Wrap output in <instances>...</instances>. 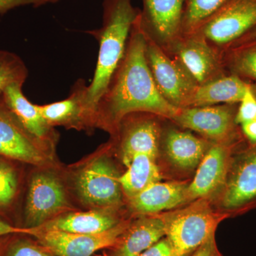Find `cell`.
I'll use <instances>...</instances> for the list:
<instances>
[{"label": "cell", "mask_w": 256, "mask_h": 256, "mask_svg": "<svg viewBox=\"0 0 256 256\" xmlns=\"http://www.w3.org/2000/svg\"><path fill=\"white\" fill-rule=\"evenodd\" d=\"M116 166L106 156H100L79 173L76 188L84 204L94 208H114L122 202V190Z\"/></svg>", "instance_id": "5b68a950"}, {"label": "cell", "mask_w": 256, "mask_h": 256, "mask_svg": "<svg viewBox=\"0 0 256 256\" xmlns=\"http://www.w3.org/2000/svg\"><path fill=\"white\" fill-rule=\"evenodd\" d=\"M227 214H216L202 200L186 208L161 216L165 236L174 256H188L194 252L212 234Z\"/></svg>", "instance_id": "3957f363"}, {"label": "cell", "mask_w": 256, "mask_h": 256, "mask_svg": "<svg viewBox=\"0 0 256 256\" xmlns=\"http://www.w3.org/2000/svg\"><path fill=\"white\" fill-rule=\"evenodd\" d=\"M164 236L161 216L142 217L124 230L116 244L114 256H139Z\"/></svg>", "instance_id": "ffe728a7"}, {"label": "cell", "mask_w": 256, "mask_h": 256, "mask_svg": "<svg viewBox=\"0 0 256 256\" xmlns=\"http://www.w3.org/2000/svg\"><path fill=\"white\" fill-rule=\"evenodd\" d=\"M25 5L42 6V0H0V14H4L10 10Z\"/></svg>", "instance_id": "4dcf8cb0"}, {"label": "cell", "mask_w": 256, "mask_h": 256, "mask_svg": "<svg viewBox=\"0 0 256 256\" xmlns=\"http://www.w3.org/2000/svg\"><path fill=\"white\" fill-rule=\"evenodd\" d=\"M256 120V96L252 90V85H249L239 102L236 114V122L242 124Z\"/></svg>", "instance_id": "83f0119b"}, {"label": "cell", "mask_w": 256, "mask_h": 256, "mask_svg": "<svg viewBox=\"0 0 256 256\" xmlns=\"http://www.w3.org/2000/svg\"><path fill=\"white\" fill-rule=\"evenodd\" d=\"M69 208L66 194L60 178L50 172L32 176L25 206L26 228H37Z\"/></svg>", "instance_id": "9c48e42d"}, {"label": "cell", "mask_w": 256, "mask_h": 256, "mask_svg": "<svg viewBox=\"0 0 256 256\" xmlns=\"http://www.w3.org/2000/svg\"><path fill=\"white\" fill-rule=\"evenodd\" d=\"M222 192L220 206L230 213L256 206V144H250L234 156Z\"/></svg>", "instance_id": "52a82bcc"}, {"label": "cell", "mask_w": 256, "mask_h": 256, "mask_svg": "<svg viewBox=\"0 0 256 256\" xmlns=\"http://www.w3.org/2000/svg\"><path fill=\"white\" fill-rule=\"evenodd\" d=\"M87 88L85 80L78 79L67 98L47 105L38 106L47 124L52 128L62 126L78 129L92 126L85 108Z\"/></svg>", "instance_id": "9a60e30c"}, {"label": "cell", "mask_w": 256, "mask_h": 256, "mask_svg": "<svg viewBox=\"0 0 256 256\" xmlns=\"http://www.w3.org/2000/svg\"><path fill=\"white\" fill-rule=\"evenodd\" d=\"M160 129L156 121L150 118H134L124 128L120 152L128 166L133 158L146 154L156 159L159 152Z\"/></svg>", "instance_id": "2e32d148"}, {"label": "cell", "mask_w": 256, "mask_h": 256, "mask_svg": "<svg viewBox=\"0 0 256 256\" xmlns=\"http://www.w3.org/2000/svg\"><path fill=\"white\" fill-rule=\"evenodd\" d=\"M256 26V0H228L194 33L230 46Z\"/></svg>", "instance_id": "8992f818"}, {"label": "cell", "mask_w": 256, "mask_h": 256, "mask_svg": "<svg viewBox=\"0 0 256 256\" xmlns=\"http://www.w3.org/2000/svg\"><path fill=\"white\" fill-rule=\"evenodd\" d=\"M146 36L140 13L133 24L126 53L98 102L96 124L118 127L129 114L148 112L173 120L180 109L166 100L156 87L146 58Z\"/></svg>", "instance_id": "6da1fadb"}, {"label": "cell", "mask_w": 256, "mask_h": 256, "mask_svg": "<svg viewBox=\"0 0 256 256\" xmlns=\"http://www.w3.org/2000/svg\"><path fill=\"white\" fill-rule=\"evenodd\" d=\"M188 184L158 182L130 198V205L136 213L150 215L172 210L188 202Z\"/></svg>", "instance_id": "e0dca14e"}, {"label": "cell", "mask_w": 256, "mask_h": 256, "mask_svg": "<svg viewBox=\"0 0 256 256\" xmlns=\"http://www.w3.org/2000/svg\"><path fill=\"white\" fill-rule=\"evenodd\" d=\"M60 1V0H42V4H46L47 3H56L57 2Z\"/></svg>", "instance_id": "d590c367"}, {"label": "cell", "mask_w": 256, "mask_h": 256, "mask_svg": "<svg viewBox=\"0 0 256 256\" xmlns=\"http://www.w3.org/2000/svg\"><path fill=\"white\" fill-rule=\"evenodd\" d=\"M23 85L15 82L6 87L2 96L3 100L28 133L50 144L54 138L52 127L42 117L38 105L32 104L24 95Z\"/></svg>", "instance_id": "d6986e66"}, {"label": "cell", "mask_w": 256, "mask_h": 256, "mask_svg": "<svg viewBox=\"0 0 256 256\" xmlns=\"http://www.w3.org/2000/svg\"><path fill=\"white\" fill-rule=\"evenodd\" d=\"M18 185L16 170L8 162L0 159V210L8 208L14 201Z\"/></svg>", "instance_id": "4316f807"}, {"label": "cell", "mask_w": 256, "mask_h": 256, "mask_svg": "<svg viewBox=\"0 0 256 256\" xmlns=\"http://www.w3.org/2000/svg\"><path fill=\"white\" fill-rule=\"evenodd\" d=\"M28 69L18 56L8 50H0V97L11 84H24Z\"/></svg>", "instance_id": "484cf974"}, {"label": "cell", "mask_w": 256, "mask_h": 256, "mask_svg": "<svg viewBox=\"0 0 256 256\" xmlns=\"http://www.w3.org/2000/svg\"><path fill=\"white\" fill-rule=\"evenodd\" d=\"M146 36V60L160 94L178 108L188 107L198 84L178 60H171L156 42Z\"/></svg>", "instance_id": "277c9868"}, {"label": "cell", "mask_w": 256, "mask_h": 256, "mask_svg": "<svg viewBox=\"0 0 256 256\" xmlns=\"http://www.w3.org/2000/svg\"><path fill=\"white\" fill-rule=\"evenodd\" d=\"M242 142L216 143L210 146L197 166L194 178L188 186V201L203 200L217 191H222L236 148Z\"/></svg>", "instance_id": "7c38bea8"}, {"label": "cell", "mask_w": 256, "mask_h": 256, "mask_svg": "<svg viewBox=\"0 0 256 256\" xmlns=\"http://www.w3.org/2000/svg\"><path fill=\"white\" fill-rule=\"evenodd\" d=\"M108 256V255H106V254H104V255H101V256Z\"/></svg>", "instance_id": "74e56055"}, {"label": "cell", "mask_w": 256, "mask_h": 256, "mask_svg": "<svg viewBox=\"0 0 256 256\" xmlns=\"http://www.w3.org/2000/svg\"><path fill=\"white\" fill-rule=\"evenodd\" d=\"M0 97V156L28 164L46 162L45 148L48 143L32 136Z\"/></svg>", "instance_id": "8fae6325"}, {"label": "cell", "mask_w": 256, "mask_h": 256, "mask_svg": "<svg viewBox=\"0 0 256 256\" xmlns=\"http://www.w3.org/2000/svg\"><path fill=\"white\" fill-rule=\"evenodd\" d=\"M111 210L94 208L88 212L64 213L37 228L73 234H100L120 224Z\"/></svg>", "instance_id": "ac0fdd59"}, {"label": "cell", "mask_w": 256, "mask_h": 256, "mask_svg": "<svg viewBox=\"0 0 256 256\" xmlns=\"http://www.w3.org/2000/svg\"><path fill=\"white\" fill-rule=\"evenodd\" d=\"M6 256H53V254L45 248L26 240H18L10 246Z\"/></svg>", "instance_id": "f1b7e54d"}, {"label": "cell", "mask_w": 256, "mask_h": 256, "mask_svg": "<svg viewBox=\"0 0 256 256\" xmlns=\"http://www.w3.org/2000/svg\"><path fill=\"white\" fill-rule=\"evenodd\" d=\"M104 20L98 30L88 32L98 42L99 52L92 84L88 86L85 108L92 126L96 124L98 102L124 58L133 24L140 12L131 0H105Z\"/></svg>", "instance_id": "7a4b0ae2"}, {"label": "cell", "mask_w": 256, "mask_h": 256, "mask_svg": "<svg viewBox=\"0 0 256 256\" xmlns=\"http://www.w3.org/2000/svg\"><path fill=\"white\" fill-rule=\"evenodd\" d=\"M242 134L250 144H256V120L240 124Z\"/></svg>", "instance_id": "836d02e7"}, {"label": "cell", "mask_w": 256, "mask_h": 256, "mask_svg": "<svg viewBox=\"0 0 256 256\" xmlns=\"http://www.w3.org/2000/svg\"><path fill=\"white\" fill-rule=\"evenodd\" d=\"M252 86V90H254V94L256 96V85H254V84H250Z\"/></svg>", "instance_id": "8d00e7d4"}, {"label": "cell", "mask_w": 256, "mask_h": 256, "mask_svg": "<svg viewBox=\"0 0 256 256\" xmlns=\"http://www.w3.org/2000/svg\"><path fill=\"white\" fill-rule=\"evenodd\" d=\"M156 160L146 154H138L133 158L127 166V171L120 175L121 188L129 200L153 184L161 181Z\"/></svg>", "instance_id": "603a6c76"}, {"label": "cell", "mask_w": 256, "mask_h": 256, "mask_svg": "<svg viewBox=\"0 0 256 256\" xmlns=\"http://www.w3.org/2000/svg\"><path fill=\"white\" fill-rule=\"evenodd\" d=\"M210 146L204 140L178 130H170L164 138V150L168 159L182 170L196 168Z\"/></svg>", "instance_id": "7402d4cb"}, {"label": "cell", "mask_w": 256, "mask_h": 256, "mask_svg": "<svg viewBox=\"0 0 256 256\" xmlns=\"http://www.w3.org/2000/svg\"><path fill=\"white\" fill-rule=\"evenodd\" d=\"M250 84L238 76H222L206 84L197 86L188 107L238 104ZM186 107V108H188Z\"/></svg>", "instance_id": "44dd1931"}, {"label": "cell", "mask_w": 256, "mask_h": 256, "mask_svg": "<svg viewBox=\"0 0 256 256\" xmlns=\"http://www.w3.org/2000/svg\"><path fill=\"white\" fill-rule=\"evenodd\" d=\"M139 256H174V250L168 238H162Z\"/></svg>", "instance_id": "f546056e"}, {"label": "cell", "mask_w": 256, "mask_h": 256, "mask_svg": "<svg viewBox=\"0 0 256 256\" xmlns=\"http://www.w3.org/2000/svg\"><path fill=\"white\" fill-rule=\"evenodd\" d=\"M192 256H216L214 242V234L195 250Z\"/></svg>", "instance_id": "1f68e13d"}, {"label": "cell", "mask_w": 256, "mask_h": 256, "mask_svg": "<svg viewBox=\"0 0 256 256\" xmlns=\"http://www.w3.org/2000/svg\"><path fill=\"white\" fill-rule=\"evenodd\" d=\"M229 48L226 62L232 74L256 85V41Z\"/></svg>", "instance_id": "cb8c5ba5"}, {"label": "cell", "mask_w": 256, "mask_h": 256, "mask_svg": "<svg viewBox=\"0 0 256 256\" xmlns=\"http://www.w3.org/2000/svg\"><path fill=\"white\" fill-rule=\"evenodd\" d=\"M184 36L172 44L176 60L198 85L216 79L222 69L220 57L201 35L192 33Z\"/></svg>", "instance_id": "5bb4252c"}, {"label": "cell", "mask_w": 256, "mask_h": 256, "mask_svg": "<svg viewBox=\"0 0 256 256\" xmlns=\"http://www.w3.org/2000/svg\"><path fill=\"white\" fill-rule=\"evenodd\" d=\"M228 0H184L182 34H190Z\"/></svg>", "instance_id": "d4e9b609"}, {"label": "cell", "mask_w": 256, "mask_h": 256, "mask_svg": "<svg viewBox=\"0 0 256 256\" xmlns=\"http://www.w3.org/2000/svg\"><path fill=\"white\" fill-rule=\"evenodd\" d=\"M254 41H256V26L252 28L250 31L248 32L244 36L240 37L237 41L232 44L229 47L238 46V45Z\"/></svg>", "instance_id": "e575fe53"}, {"label": "cell", "mask_w": 256, "mask_h": 256, "mask_svg": "<svg viewBox=\"0 0 256 256\" xmlns=\"http://www.w3.org/2000/svg\"><path fill=\"white\" fill-rule=\"evenodd\" d=\"M235 105L183 108L173 120L217 143L236 142L242 138L236 122Z\"/></svg>", "instance_id": "ba28073f"}, {"label": "cell", "mask_w": 256, "mask_h": 256, "mask_svg": "<svg viewBox=\"0 0 256 256\" xmlns=\"http://www.w3.org/2000/svg\"><path fill=\"white\" fill-rule=\"evenodd\" d=\"M128 227V224H119L110 230L97 234H73L34 228L33 236L53 255L92 256L98 250L116 245Z\"/></svg>", "instance_id": "30bf717a"}, {"label": "cell", "mask_w": 256, "mask_h": 256, "mask_svg": "<svg viewBox=\"0 0 256 256\" xmlns=\"http://www.w3.org/2000/svg\"><path fill=\"white\" fill-rule=\"evenodd\" d=\"M141 24L159 44H172L182 35L184 0H143Z\"/></svg>", "instance_id": "4fadbf2b"}, {"label": "cell", "mask_w": 256, "mask_h": 256, "mask_svg": "<svg viewBox=\"0 0 256 256\" xmlns=\"http://www.w3.org/2000/svg\"><path fill=\"white\" fill-rule=\"evenodd\" d=\"M34 228H20L6 223L4 220H0V237L10 234H24L33 236Z\"/></svg>", "instance_id": "d6a6232c"}]
</instances>
